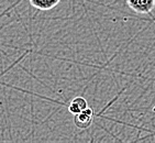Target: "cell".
I'll list each match as a JSON object with an SVG mask.
<instances>
[{"label":"cell","mask_w":155,"mask_h":143,"mask_svg":"<svg viewBox=\"0 0 155 143\" xmlns=\"http://www.w3.org/2000/svg\"><path fill=\"white\" fill-rule=\"evenodd\" d=\"M31 6L41 11H48L60 3L61 0H29Z\"/></svg>","instance_id":"obj_3"},{"label":"cell","mask_w":155,"mask_h":143,"mask_svg":"<svg viewBox=\"0 0 155 143\" xmlns=\"http://www.w3.org/2000/svg\"><path fill=\"white\" fill-rule=\"evenodd\" d=\"M94 120V110L87 107L77 115H74V123L78 129L86 130L91 125Z\"/></svg>","instance_id":"obj_1"},{"label":"cell","mask_w":155,"mask_h":143,"mask_svg":"<svg viewBox=\"0 0 155 143\" xmlns=\"http://www.w3.org/2000/svg\"><path fill=\"white\" fill-rule=\"evenodd\" d=\"M125 2L137 13H150L155 7V0H125Z\"/></svg>","instance_id":"obj_2"},{"label":"cell","mask_w":155,"mask_h":143,"mask_svg":"<svg viewBox=\"0 0 155 143\" xmlns=\"http://www.w3.org/2000/svg\"><path fill=\"white\" fill-rule=\"evenodd\" d=\"M88 107V102L84 97H75L68 106V111L73 115H77Z\"/></svg>","instance_id":"obj_4"}]
</instances>
